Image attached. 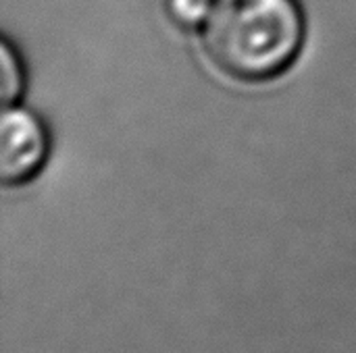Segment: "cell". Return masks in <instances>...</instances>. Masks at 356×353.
Listing matches in <instances>:
<instances>
[{
	"instance_id": "obj_2",
	"label": "cell",
	"mask_w": 356,
	"mask_h": 353,
	"mask_svg": "<svg viewBox=\"0 0 356 353\" xmlns=\"http://www.w3.org/2000/svg\"><path fill=\"white\" fill-rule=\"evenodd\" d=\"M44 123L29 110L4 106L0 121V179L4 185H21L38 175L48 156Z\"/></svg>"
},
{
	"instance_id": "obj_3",
	"label": "cell",
	"mask_w": 356,
	"mask_h": 353,
	"mask_svg": "<svg viewBox=\"0 0 356 353\" xmlns=\"http://www.w3.org/2000/svg\"><path fill=\"white\" fill-rule=\"evenodd\" d=\"M0 67H2V102L4 106H13L23 89V69L19 54L13 50L8 40L0 46Z\"/></svg>"
},
{
	"instance_id": "obj_4",
	"label": "cell",
	"mask_w": 356,
	"mask_h": 353,
	"mask_svg": "<svg viewBox=\"0 0 356 353\" xmlns=\"http://www.w3.org/2000/svg\"><path fill=\"white\" fill-rule=\"evenodd\" d=\"M213 6L215 0H167V12L171 21L184 29L204 27Z\"/></svg>"
},
{
	"instance_id": "obj_1",
	"label": "cell",
	"mask_w": 356,
	"mask_h": 353,
	"mask_svg": "<svg viewBox=\"0 0 356 353\" xmlns=\"http://www.w3.org/2000/svg\"><path fill=\"white\" fill-rule=\"evenodd\" d=\"M202 37L223 73L240 81H267L298 56L305 23L296 0H215Z\"/></svg>"
}]
</instances>
